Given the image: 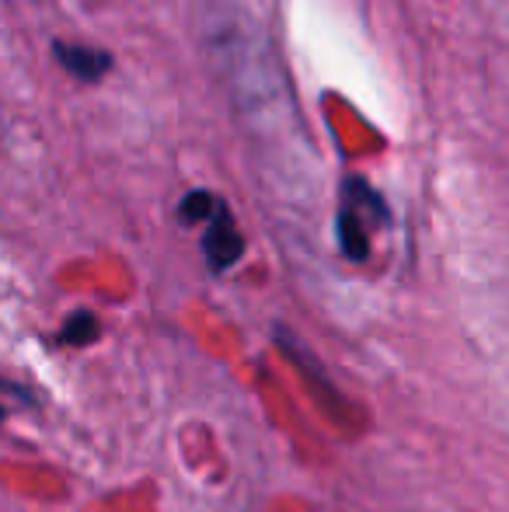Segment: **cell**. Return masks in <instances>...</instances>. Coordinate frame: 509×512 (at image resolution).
I'll use <instances>...</instances> for the list:
<instances>
[{"label": "cell", "mask_w": 509, "mask_h": 512, "mask_svg": "<svg viewBox=\"0 0 509 512\" xmlns=\"http://www.w3.org/2000/svg\"><path fill=\"white\" fill-rule=\"evenodd\" d=\"M206 262L213 265V272H224L245 255V237H241L238 223H234L231 209L224 203L217 206V213L206 220V237H203Z\"/></svg>", "instance_id": "obj_1"}, {"label": "cell", "mask_w": 509, "mask_h": 512, "mask_svg": "<svg viewBox=\"0 0 509 512\" xmlns=\"http://www.w3.org/2000/svg\"><path fill=\"white\" fill-rule=\"evenodd\" d=\"M53 53L67 74H74L84 84H98L112 70V56L105 49L74 46V42H53Z\"/></svg>", "instance_id": "obj_2"}, {"label": "cell", "mask_w": 509, "mask_h": 512, "mask_svg": "<svg viewBox=\"0 0 509 512\" xmlns=\"http://www.w3.org/2000/svg\"><path fill=\"white\" fill-rule=\"evenodd\" d=\"M367 223L370 220L360 213V209L342 203V209H339V244H342V251H346V258H353V262H363L367 251H370Z\"/></svg>", "instance_id": "obj_3"}, {"label": "cell", "mask_w": 509, "mask_h": 512, "mask_svg": "<svg viewBox=\"0 0 509 512\" xmlns=\"http://www.w3.org/2000/svg\"><path fill=\"white\" fill-rule=\"evenodd\" d=\"M95 338H98V317L91 314V310L70 314L60 331V342H67V345H88V342H95Z\"/></svg>", "instance_id": "obj_4"}, {"label": "cell", "mask_w": 509, "mask_h": 512, "mask_svg": "<svg viewBox=\"0 0 509 512\" xmlns=\"http://www.w3.org/2000/svg\"><path fill=\"white\" fill-rule=\"evenodd\" d=\"M217 206H220V199L213 196V192L196 189V192H189V196L182 199V206H178V216H182L185 223H206L213 213H217Z\"/></svg>", "instance_id": "obj_5"}, {"label": "cell", "mask_w": 509, "mask_h": 512, "mask_svg": "<svg viewBox=\"0 0 509 512\" xmlns=\"http://www.w3.org/2000/svg\"><path fill=\"white\" fill-rule=\"evenodd\" d=\"M0 387H4V391H14V387H11V384H4V380H0Z\"/></svg>", "instance_id": "obj_6"}, {"label": "cell", "mask_w": 509, "mask_h": 512, "mask_svg": "<svg viewBox=\"0 0 509 512\" xmlns=\"http://www.w3.org/2000/svg\"><path fill=\"white\" fill-rule=\"evenodd\" d=\"M4 415H7V411H4V408H0V418H4Z\"/></svg>", "instance_id": "obj_7"}]
</instances>
